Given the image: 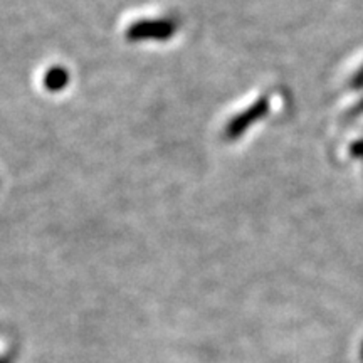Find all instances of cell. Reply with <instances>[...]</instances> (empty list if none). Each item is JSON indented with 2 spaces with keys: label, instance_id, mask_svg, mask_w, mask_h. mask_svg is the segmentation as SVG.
I'll return each mask as SVG.
<instances>
[{
  "label": "cell",
  "instance_id": "cell-2",
  "mask_svg": "<svg viewBox=\"0 0 363 363\" xmlns=\"http://www.w3.org/2000/svg\"><path fill=\"white\" fill-rule=\"evenodd\" d=\"M264 113H266V101H264V99H261V101L252 104V106L249 108L247 111L240 113V115L235 116L234 120L230 121L229 125H227L225 136L229 140L238 138V136L242 135L244 131H246L249 126L254 123V121L259 120V118L264 115Z\"/></svg>",
  "mask_w": 363,
  "mask_h": 363
},
{
  "label": "cell",
  "instance_id": "cell-3",
  "mask_svg": "<svg viewBox=\"0 0 363 363\" xmlns=\"http://www.w3.org/2000/svg\"><path fill=\"white\" fill-rule=\"evenodd\" d=\"M69 84V72L62 66H54L45 72L44 86L49 91H61Z\"/></svg>",
  "mask_w": 363,
  "mask_h": 363
},
{
  "label": "cell",
  "instance_id": "cell-1",
  "mask_svg": "<svg viewBox=\"0 0 363 363\" xmlns=\"http://www.w3.org/2000/svg\"><path fill=\"white\" fill-rule=\"evenodd\" d=\"M177 33V26L169 19H143L135 22L126 30L130 40H167Z\"/></svg>",
  "mask_w": 363,
  "mask_h": 363
}]
</instances>
